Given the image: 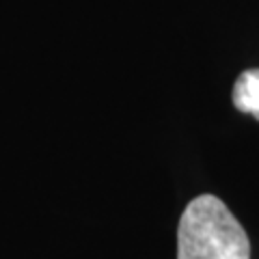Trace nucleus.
Segmentation results:
<instances>
[{"label":"nucleus","mask_w":259,"mask_h":259,"mask_svg":"<svg viewBox=\"0 0 259 259\" xmlns=\"http://www.w3.org/2000/svg\"><path fill=\"white\" fill-rule=\"evenodd\" d=\"M177 259H250V242L221 199L201 194L180 218Z\"/></svg>","instance_id":"nucleus-1"},{"label":"nucleus","mask_w":259,"mask_h":259,"mask_svg":"<svg viewBox=\"0 0 259 259\" xmlns=\"http://www.w3.org/2000/svg\"><path fill=\"white\" fill-rule=\"evenodd\" d=\"M233 106L259 121V69L242 71L233 84Z\"/></svg>","instance_id":"nucleus-2"}]
</instances>
